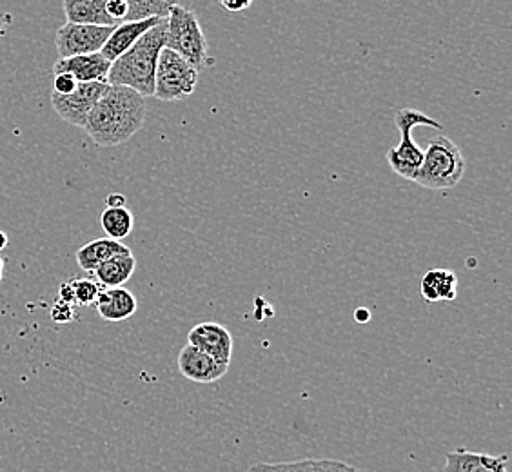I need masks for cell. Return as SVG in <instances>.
<instances>
[{"label":"cell","instance_id":"cell-13","mask_svg":"<svg viewBox=\"0 0 512 472\" xmlns=\"http://www.w3.org/2000/svg\"><path fill=\"white\" fill-rule=\"evenodd\" d=\"M509 458L456 449L445 456L444 472H509Z\"/></svg>","mask_w":512,"mask_h":472},{"label":"cell","instance_id":"cell-24","mask_svg":"<svg viewBox=\"0 0 512 472\" xmlns=\"http://www.w3.org/2000/svg\"><path fill=\"white\" fill-rule=\"evenodd\" d=\"M77 86H79V82L73 79L69 73H59L53 79V93L60 95V97L71 95L77 89Z\"/></svg>","mask_w":512,"mask_h":472},{"label":"cell","instance_id":"cell-7","mask_svg":"<svg viewBox=\"0 0 512 472\" xmlns=\"http://www.w3.org/2000/svg\"><path fill=\"white\" fill-rule=\"evenodd\" d=\"M115 28L82 26V24L66 22L62 28L57 30V37H55L57 53H59L60 59H71V57L100 53Z\"/></svg>","mask_w":512,"mask_h":472},{"label":"cell","instance_id":"cell-4","mask_svg":"<svg viewBox=\"0 0 512 472\" xmlns=\"http://www.w3.org/2000/svg\"><path fill=\"white\" fill-rule=\"evenodd\" d=\"M394 124L400 129L402 140L398 146H393L387 151V162L398 177L414 180L424 160V149L414 142L413 129L416 126H427L442 131L444 126L422 111L411 108L398 109L394 115Z\"/></svg>","mask_w":512,"mask_h":472},{"label":"cell","instance_id":"cell-21","mask_svg":"<svg viewBox=\"0 0 512 472\" xmlns=\"http://www.w3.org/2000/svg\"><path fill=\"white\" fill-rule=\"evenodd\" d=\"M175 2L169 0H128V15L124 22L149 19H168Z\"/></svg>","mask_w":512,"mask_h":472},{"label":"cell","instance_id":"cell-6","mask_svg":"<svg viewBox=\"0 0 512 472\" xmlns=\"http://www.w3.org/2000/svg\"><path fill=\"white\" fill-rule=\"evenodd\" d=\"M197 84V68H193L189 62L168 48L160 51L153 97L162 102H178L191 97L197 89Z\"/></svg>","mask_w":512,"mask_h":472},{"label":"cell","instance_id":"cell-1","mask_svg":"<svg viewBox=\"0 0 512 472\" xmlns=\"http://www.w3.org/2000/svg\"><path fill=\"white\" fill-rule=\"evenodd\" d=\"M146 122V100L133 89L108 86L91 109L84 131L100 148H113L135 137Z\"/></svg>","mask_w":512,"mask_h":472},{"label":"cell","instance_id":"cell-11","mask_svg":"<svg viewBox=\"0 0 512 472\" xmlns=\"http://www.w3.org/2000/svg\"><path fill=\"white\" fill-rule=\"evenodd\" d=\"M111 62L104 59L100 53L71 57V59H59L53 66V73H69L79 84L88 82H108Z\"/></svg>","mask_w":512,"mask_h":472},{"label":"cell","instance_id":"cell-18","mask_svg":"<svg viewBox=\"0 0 512 472\" xmlns=\"http://www.w3.org/2000/svg\"><path fill=\"white\" fill-rule=\"evenodd\" d=\"M247 472H362L338 460H300V462L255 463Z\"/></svg>","mask_w":512,"mask_h":472},{"label":"cell","instance_id":"cell-29","mask_svg":"<svg viewBox=\"0 0 512 472\" xmlns=\"http://www.w3.org/2000/svg\"><path fill=\"white\" fill-rule=\"evenodd\" d=\"M355 318L358 324H367L371 320V311H367L365 307H358L355 311Z\"/></svg>","mask_w":512,"mask_h":472},{"label":"cell","instance_id":"cell-20","mask_svg":"<svg viewBox=\"0 0 512 472\" xmlns=\"http://www.w3.org/2000/svg\"><path fill=\"white\" fill-rule=\"evenodd\" d=\"M133 213L128 207H119V209H111L106 207L100 215V226L104 229V233L108 235L109 240H124L126 236L131 235L133 231Z\"/></svg>","mask_w":512,"mask_h":472},{"label":"cell","instance_id":"cell-15","mask_svg":"<svg viewBox=\"0 0 512 472\" xmlns=\"http://www.w3.org/2000/svg\"><path fill=\"white\" fill-rule=\"evenodd\" d=\"M62 8L69 24L106 26V28L117 26L106 11V0H66Z\"/></svg>","mask_w":512,"mask_h":472},{"label":"cell","instance_id":"cell-17","mask_svg":"<svg viewBox=\"0 0 512 472\" xmlns=\"http://www.w3.org/2000/svg\"><path fill=\"white\" fill-rule=\"evenodd\" d=\"M458 289V276L449 269H431L422 278V296L425 302H453Z\"/></svg>","mask_w":512,"mask_h":472},{"label":"cell","instance_id":"cell-3","mask_svg":"<svg viewBox=\"0 0 512 472\" xmlns=\"http://www.w3.org/2000/svg\"><path fill=\"white\" fill-rule=\"evenodd\" d=\"M467 162L462 149L454 144L451 138L438 135L431 138L424 151L422 166L416 173L414 182L425 189H451L460 184L465 175Z\"/></svg>","mask_w":512,"mask_h":472},{"label":"cell","instance_id":"cell-23","mask_svg":"<svg viewBox=\"0 0 512 472\" xmlns=\"http://www.w3.org/2000/svg\"><path fill=\"white\" fill-rule=\"evenodd\" d=\"M50 315L51 320L57 324H71L77 318L75 307L60 300H55V304L51 305Z\"/></svg>","mask_w":512,"mask_h":472},{"label":"cell","instance_id":"cell-30","mask_svg":"<svg viewBox=\"0 0 512 472\" xmlns=\"http://www.w3.org/2000/svg\"><path fill=\"white\" fill-rule=\"evenodd\" d=\"M11 24V15L8 13H4V11H0V40L4 37V33H6V28Z\"/></svg>","mask_w":512,"mask_h":472},{"label":"cell","instance_id":"cell-19","mask_svg":"<svg viewBox=\"0 0 512 472\" xmlns=\"http://www.w3.org/2000/svg\"><path fill=\"white\" fill-rule=\"evenodd\" d=\"M135 269H137L135 256L133 253H126V255H117L106 260L102 266L97 267L93 276L99 286L104 289H113V287H124L135 273Z\"/></svg>","mask_w":512,"mask_h":472},{"label":"cell","instance_id":"cell-5","mask_svg":"<svg viewBox=\"0 0 512 472\" xmlns=\"http://www.w3.org/2000/svg\"><path fill=\"white\" fill-rule=\"evenodd\" d=\"M166 48L189 62L193 68H204L207 60V40L197 15L175 4L168 17Z\"/></svg>","mask_w":512,"mask_h":472},{"label":"cell","instance_id":"cell-27","mask_svg":"<svg viewBox=\"0 0 512 472\" xmlns=\"http://www.w3.org/2000/svg\"><path fill=\"white\" fill-rule=\"evenodd\" d=\"M59 300L60 302H66V304L75 307V304H73V289L69 286V280L68 282H62V284H60Z\"/></svg>","mask_w":512,"mask_h":472},{"label":"cell","instance_id":"cell-32","mask_svg":"<svg viewBox=\"0 0 512 472\" xmlns=\"http://www.w3.org/2000/svg\"><path fill=\"white\" fill-rule=\"evenodd\" d=\"M2 273H4V258L0 256V282H2Z\"/></svg>","mask_w":512,"mask_h":472},{"label":"cell","instance_id":"cell-14","mask_svg":"<svg viewBox=\"0 0 512 472\" xmlns=\"http://www.w3.org/2000/svg\"><path fill=\"white\" fill-rule=\"evenodd\" d=\"M97 313L106 322H124L137 313V298L126 287L102 289L95 302Z\"/></svg>","mask_w":512,"mask_h":472},{"label":"cell","instance_id":"cell-31","mask_svg":"<svg viewBox=\"0 0 512 472\" xmlns=\"http://www.w3.org/2000/svg\"><path fill=\"white\" fill-rule=\"evenodd\" d=\"M8 242H10V238H8V235H6L4 231H0V251L8 247Z\"/></svg>","mask_w":512,"mask_h":472},{"label":"cell","instance_id":"cell-9","mask_svg":"<svg viewBox=\"0 0 512 472\" xmlns=\"http://www.w3.org/2000/svg\"><path fill=\"white\" fill-rule=\"evenodd\" d=\"M188 344L211 356L218 364L229 367L233 358V336L229 329L217 322H202L195 325L188 335Z\"/></svg>","mask_w":512,"mask_h":472},{"label":"cell","instance_id":"cell-2","mask_svg":"<svg viewBox=\"0 0 512 472\" xmlns=\"http://www.w3.org/2000/svg\"><path fill=\"white\" fill-rule=\"evenodd\" d=\"M168 19L158 22L137 44L122 57L111 62L108 73L109 86L137 91L140 97H153L155 93V73H157L160 51L166 48Z\"/></svg>","mask_w":512,"mask_h":472},{"label":"cell","instance_id":"cell-8","mask_svg":"<svg viewBox=\"0 0 512 472\" xmlns=\"http://www.w3.org/2000/svg\"><path fill=\"white\" fill-rule=\"evenodd\" d=\"M108 86V82H88L79 84L77 89L66 97L51 93V106L64 122L84 129L91 109L95 108V104L99 102Z\"/></svg>","mask_w":512,"mask_h":472},{"label":"cell","instance_id":"cell-26","mask_svg":"<svg viewBox=\"0 0 512 472\" xmlns=\"http://www.w3.org/2000/svg\"><path fill=\"white\" fill-rule=\"evenodd\" d=\"M220 6H222L224 10L231 11V13H238V11L249 10V8H251V2H249V0H246V2H229V0H222Z\"/></svg>","mask_w":512,"mask_h":472},{"label":"cell","instance_id":"cell-25","mask_svg":"<svg viewBox=\"0 0 512 472\" xmlns=\"http://www.w3.org/2000/svg\"><path fill=\"white\" fill-rule=\"evenodd\" d=\"M106 11L113 22L119 26L128 15V0H106Z\"/></svg>","mask_w":512,"mask_h":472},{"label":"cell","instance_id":"cell-16","mask_svg":"<svg viewBox=\"0 0 512 472\" xmlns=\"http://www.w3.org/2000/svg\"><path fill=\"white\" fill-rule=\"evenodd\" d=\"M126 253H131V251L122 242L109 240V238H99V240H93L86 246L80 247L77 251V264H79L82 271L93 275L97 271V267L102 266L106 260L113 258V256L126 255Z\"/></svg>","mask_w":512,"mask_h":472},{"label":"cell","instance_id":"cell-12","mask_svg":"<svg viewBox=\"0 0 512 472\" xmlns=\"http://www.w3.org/2000/svg\"><path fill=\"white\" fill-rule=\"evenodd\" d=\"M164 19L140 20V22H122L113 33L109 35L108 42L104 44V48L100 51V55L109 62L122 57L126 51L131 50L138 39H142L149 30H153L158 22Z\"/></svg>","mask_w":512,"mask_h":472},{"label":"cell","instance_id":"cell-10","mask_svg":"<svg viewBox=\"0 0 512 472\" xmlns=\"http://www.w3.org/2000/svg\"><path fill=\"white\" fill-rule=\"evenodd\" d=\"M178 369L191 382L213 384L226 376L229 367L218 364L217 360L188 344L178 353Z\"/></svg>","mask_w":512,"mask_h":472},{"label":"cell","instance_id":"cell-22","mask_svg":"<svg viewBox=\"0 0 512 472\" xmlns=\"http://www.w3.org/2000/svg\"><path fill=\"white\" fill-rule=\"evenodd\" d=\"M69 286L73 289V304H75V307L77 305H82V307L95 305L100 291H102V287L91 278H73V280H69Z\"/></svg>","mask_w":512,"mask_h":472},{"label":"cell","instance_id":"cell-28","mask_svg":"<svg viewBox=\"0 0 512 472\" xmlns=\"http://www.w3.org/2000/svg\"><path fill=\"white\" fill-rule=\"evenodd\" d=\"M126 197L124 195H120V193H111V195H108V198H106V204H108V207H111V209H119V207H126Z\"/></svg>","mask_w":512,"mask_h":472}]
</instances>
